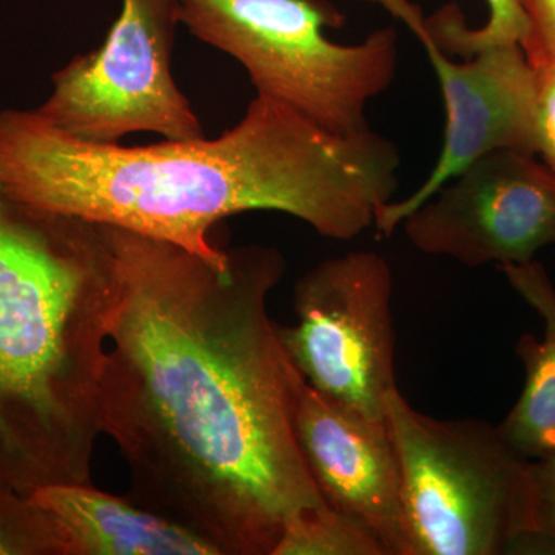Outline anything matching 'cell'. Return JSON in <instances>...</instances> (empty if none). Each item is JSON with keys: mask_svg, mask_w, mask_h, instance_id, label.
Here are the masks:
<instances>
[{"mask_svg": "<svg viewBox=\"0 0 555 555\" xmlns=\"http://www.w3.org/2000/svg\"><path fill=\"white\" fill-rule=\"evenodd\" d=\"M535 534L546 550H555V451L532 460Z\"/></svg>", "mask_w": 555, "mask_h": 555, "instance_id": "2e32d148", "label": "cell"}, {"mask_svg": "<svg viewBox=\"0 0 555 555\" xmlns=\"http://www.w3.org/2000/svg\"><path fill=\"white\" fill-rule=\"evenodd\" d=\"M418 250L467 268L525 264L555 244V171L500 149L460 171L403 222Z\"/></svg>", "mask_w": 555, "mask_h": 555, "instance_id": "ba28073f", "label": "cell"}, {"mask_svg": "<svg viewBox=\"0 0 555 555\" xmlns=\"http://www.w3.org/2000/svg\"><path fill=\"white\" fill-rule=\"evenodd\" d=\"M366 2L377 3L389 11L396 20L404 22L416 38H420L425 31V16H423L422 9L411 0H366Z\"/></svg>", "mask_w": 555, "mask_h": 555, "instance_id": "ac0fdd59", "label": "cell"}, {"mask_svg": "<svg viewBox=\"0 0 555 555\" xmlns=\"http://www.w3.org/2000/svg\"><path fill=\"white\" fill-rule=\"evenodd\" d=\"M535 69V130L539 153L555 171V62H532Z\"/></svg>", "mask_w": 555, "mask_h": 555, "instance_id": "9a60e30c", "label": "cell"}, {"mask_svg": "<svg viewBox=\"0 0 555 555\" xmlns=\"http://www.w3.org/2000/svg\"><path fill=\"white\" fill-rule=\"evenodd\" d=\"M514 291L539 313L543 338L521 335L516 353L526 379L521 396L499 427L518 454L539 460L555 451V286L540 262L500 266Z\"/></svg>", "mask_w": 555, "mask_h": 555, "instance_id": "7c38bea8", "label": "cell"}, {"mask_svg": "<svg viewBox=\"0 0 555 555\" xmlns=\"http://www.w3.org/2000/svg\"><path fill=\"white\" fill-rule=\"evenodd\" d=\"M272 555H387L377 534L331 505L308 511L284 529Z\"/></svg>", "mask_w": 555, "mask_h": 555, "instance_id": "5bb4252c", "label": "cell"}, {"mask_svg": "<svg viewBox=\"0 0 555 555\" xmlns=\"http://www.w3.org/2000/svg\"><path fill=\"white\" fill-rule=\"evenodd\" d=\"M392 273L375 251H349L299 278L297 324L278 326L281 345L313 389L374 420H386L396 389Z\"/></svg>", "mask_w": 555, "mask_h": 555, "instance_id": "52a82bcc", "label": "cell"}, {"mask_svg": "<svg viewBox=\"0 0 555 555\" xmlns=\"http://www.w3.org/2000/svg\"><path fill=\"white\" fill-rule=\"evenodd\" d=\"M118 297L105 225L31 206L0 181V485H93Z\"/></svg>", "mask_w": 555, "mask_h": 555, "instance_id": "3957f363", "label": "cell"}, {"mask_svg": "<svg viewBox=\"0 0 555 555\" xmlns=\"http://www.w3.org/2000/svg\"><path fill=\"white\" fill-rule=\"evenodd\" d=\"M179 24V0H122L100 49L78 54L53 76L39 115L87 144H119L139 131L164 141L204 138L171 72Z\"/></svg>", "mask_w": 555, "mask_h": 555, "instance_id": "8992f818", "label": "cell"}, {"mask_svg": "<svg viewBox=\"0 0 555 555\" xmlns=\"http://www.w3.org/2000/svg\"><path fill=\"white\" fill-rule=\"evenodd\" d=\"M119 297L98 392L127 496L219 555H272L284 529L327 505L299 447L292 363L268 312L276 248L218 261L108 228Z\"/></svg>", "mask_w": 555, "mask_h": 555, "instance_id": "6da1fadb", "label": "cell"}, {"mask_svg": "<svg viewBox=\"0 0 555 555\" xmlns=\"http://www.w3.org/2000/svg\"><path fill=\"white\" fill-rule=\"evenodd\" d=\"M489 17L481 27H467L462 10L455 3L441 7L433 16L425 17V33L418 40L430 39L451 56H473L488 47L518 43L524 47L529 36L520 0H486Z\"/></svg>", "mask_w": 555, "mask_h": 555, "instance_id": "4fadbf2b", "label": "cell"}, {"mask_svg": "<svg viewBox=\"0 0 555 555\" xmlns=\"http://www.w3.org/2000/svg\"><path fill=\"white\" fill-rule=\"evenodd\" d=\"M529 24L524 49L531 62H555V0H520Z\"/></svg>", "mask_w": 555, "mask_h": 555, "instance_id": "e0dca14e", "label": "cell"}, {"mask_svg": "<svg viewBox=\"0 0 555 555\" xmlns=\"http://www.w3.org/2000/svg\"><path fill=\"white\" fill-rule=\"evenodd\" d=\"M398 167L389 139L334 133L264 94L221 137L144 147L80 142L38 109L0 113V181L16 198L210 261L225 255L211 230L244 211H281L326 238H356L392 201Z\"/></svg>", "mask_w": 555, "mask_h": 555, "instance_id": "7a4b0ae2", "label": "cell"}, {"mask_svg": "<svg viewBox=\"0 0 555 555\" xmlns=\"http://www.w3.org/2000/svg\"><path fill=\"white\" fill-rule=\"evenodd\" d=\"M0 554L219 555L129 496L80 483L40 486L28 494L0 488Z\"/></svg>", "mask_w": 555, "mask_h": 555, "instance_id": "30bf717a", "label": "cell"}, {"mask_svg": "<svg viewBox=\"0 0 555 555\" xmlns=\"http://www.w3.org/2000/svg\"><path fill=\"white\" fill-rule=\"evenodd\" d=\"M179 20L238 61L258 94L334 133L371 130L366 104L396 78V28L339 46L326 30L341 27L345 16L327 0H179Z\"/></svg>", "mask_w": 555, "mask_h": 555, "instance_id": "5b68a950", "label": "cell"}, {"mask_svg": "<svg viewBox=\"0 0 555 555\" xmlns=\"http://www.w3.org/2000/svg\"><path fill=\"white\" fill-rule=\"evenodd\" d=\"M299 447L324 500L367 525L387 555H408L400 466L386 420L318 392L292 364Z\"/></svg>", "mask_w": 555, "mask_h": 555, "instance_id": "8fae6325", "label": "cell"}, {"mask_svg": "<svg viewBox=\"0 0 555 555\" xmlns=\"http://www.w3.org/2000/svg\"><path fill=\"white\" fill-rule=\"evenodd\" d=\"M398 466L408 555H502L546 550L535 534L532 460L499 426L438 420L398 387L385 400Z\"/></svg>", "mask_w": 555, "mask_h": 555, "instance_id": "277c9868", "label": "cell"}, {"mask_svg": "<svg viewBox=\"0 0 555 555\" xmlns=\"http://www.w3.org/2000/svg\"><path fill=\"white\" fill-rule=\"evenodd\" d=\"M420 42L443 94V147L436 167L411 196L379 207L374 225L386 236L486 153L500 149L534 156L539 153L535 69L518 43L488 47L463 57V62H454L433 40Z\"/></svg>", "mask_w": 555, "mask_h": 555, "instance_id": "9c48e42d", "label": "cell"}]
</instances>
